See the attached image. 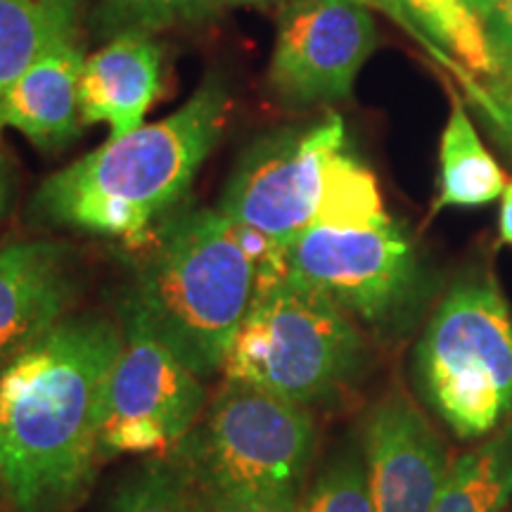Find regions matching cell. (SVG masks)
<instances>
[{"label": "cell", "instance_id": "obj_1", "mask_svg": "<svg viewBox=\"0 0 512 512\" xmlns=\"http://www.w3.org/2000/svg\"><path fill=\"white\" fill-rule=\"evenodd\" d=\"M121 342L114 320L69 313L0 363V477L17 512H74L93 491Z\"/></svg>", "mask_w": 512, "mask_h": 512}, {"label": "cell", "instance_id": "obj_2", "mask_svg": "<svg viewBox=\"0 0 512 512\" xmlns=\"http://www.w3.org/2000/svg\"><path fill=\"white\" fill-rule=\"evenodd\" d=\"M228 107L221 76H207L171 117L110 138L48 176L29 200L27 219L131 245L143 240L190 190L219 143Z\"/></svg>", "mask_w": 512, "mask_h": 512}, {"label": "cell", "instance_id": "obj_3", "mask_svg": "<svg viewBox=\"0 0 512 512\" xmlns=\"http://www.w3.org/2000/svg\"><path fill=\"white\" fill-rule=\"evenodd\" d=\"M254 280L256 264L228 216L176 207L145 235L126 294L166 347L207 380L226 366Z\"/></svg>", "mask_w": 512, "mask_h": 512}, {"label": "cell", "instance_id": "obj_4", "mask_svg": "<svg viewBox=\"0 0 512 512\" xmlns=\"http://www.w3.org/2000/svg\"><path fill=\"white\" fill-rule=\"evenodd\" d=\"M313 444L306 408L226 377L162 458L209 512H297Z\"/></svg>", "mask_w": 512, "mask_h": 512}, {"label": "cell", "instance_id": "obj_5", "mask_svg": "<svg viewBox=\"0 0 512 512\" xmlns=\"http://www.w3.org/2000/svg\"><path fill=\"white\" fill-rule=\"evenodd\" d=\"M361 332L325 294L285 268V254L256 266L254 292L223 366L242 380L309 411L337 399L363 366Z\"/></svg>", "mask_w": 512, "mask_h": 512}, {"label": "cell", "instance_id": "obj_6", "mask_svg": "<svg viewBox=\"0 0 512 512\" xmlns=\"http://www.w3.org/2000/svg\"><path fill=\"white\" fill-rule=\"evenodd\" d=\"M415 370L432 411L460 439L512 418V316L494 280L453 287L422 332Z\"/></svg>", "mask_w": 512, "mask_h": 512}, {"label": "cell", "instance_id": "obj_7", "mask_svg": "<svg viewBox=\"0 0 512 512\" xmlns=\"http://www.w3.org/2000/svg\"><path fill=\"white\" fill-rule=\"evenodd\" d=\"M292 278L370 328H396L415 302L420 266L408 235L387 214L354 223H313L287 247Z\"/></svg>", "mask_w": 512, "mask_h": 512}, {"label": "cell", "instance_id": "obj_8", "mask_svg": "<svg viewBox=\"0 0 512 512\" xmlns=\"http://www.w3.org/2000/svg\"><path fill=\"white\" fill-rule=\"evenodd\" d=\"M119 318L124 342L102 403L100 458L121 453L164 456L200 420L207 389L202 377L157 337L126 292Z\"/></svg>", "mask_w": 512, "mask_h": 512}, {"label": "cell", "instance_id": "obj_9", "mask_svg": "<svg viewBox=\"0 0 512 512\" xmlns=\"http://www.w3.org/2000/svg\"><path fill=\"white\" fill-rule=\"evenodd\" d=\"M342 147L344 121L337 114L309 128L264 133L242 152L219 211L287 252L316 221L328 164Z\"/></svg>", "mask_w": 512, "mask_h": 512}, {"label": "cell", "instance_id": "obj_10", "mask_svg": "<svg viewBox=\"0 0 512 512\" xmlns=\"http://www.w3.org/2000/svg\"><path fill=\"white\" fill-rule=\"evenodd\" d=\"M377 46L366 0H294L278 19L271 86L280 98L344 100Z\"/></svg>", "mask_w": 512, "mask_h": 512}, {"label": "cell", "instance_id": "obj_11", "mask_svg": "<svg viewBox=\"0 0 512 512\" xmlns=\"http://www.w3.org/2000/svg\"><path fill=\"white\" fill-rule=\"evenodd\" d=\"M363 441L373 512H432L451 465L425 413L399 392L384 396Z\"/></svg>", "mask_w": 512, "mask_h": 512}, {"label": "cell", "instance_id": "obj_12", "mask_svg": "<svg viewBox=\"0 0 512 512\" xmlns=\"http://www.w3.org/2000/svg\"><path fill=\"white\" fill-rule=\"evenodd\" d=\"M79 294L72 247L17 240L0 247V363L53 330Z\"/></svg>", "mask_w": 512, "mask_h": 512}, {"label": "cell", "instance_id": "obj_13", "mask_svg": "<svg viewBox=\"0 0 512 512\" xmlns=\"http://www.w3.org/2000/svg\"><path fill=\"white\" fill-rule=\"evenodd\" d=\"M164 48L152 34L114 36L86 57L81 72V121L107 124L110 138L143 126L147 110L162 95Z\"/></svg>", "mask_w": 512, "mask_h": 512}, {"label": "cell", "instance_id": "obj_14", "mask_svg": "<svg viewBox=\"0 0 512 512\" xmlns=\"http://www.w3.org/2000/svg\"><path fill=\"white\" fill-rule=\"evenodd\" d=\"M83 64L79 38L43 55L0 93V124L17 128L41 152H60L79 136L83 124Z\"/></svg>", "mask_w": 512, "mask_h": 512}, {"label": "cell", "instance_id": "obj_15", "mask_svg": "<svg viewBox=\"0 0 512 512\" xmlns=\"http://www.w3.org/2000/svg\"><path fill=\"white\" fill-rule=\"evenodd\" d=\"M86 0H0V93L50 50L79 38Z\"/></svg>", "mask_w": 512, "mask_h": 512}, {"label": "cell", "instance_id": "obj_16", "mask_svg": "<svg viewBox=\"0 0 512 512\" xmlns=\"http://www.w3.org/2000/svg\"><path fill=\"white\" fill-rule=\"evenodd\" d=\"M441 192L437 207H482L498 200L505 176L486 152L479 133L467 117L463 102L453 95L451 117L441 136Z\"/></svg>", "mask_w": 512, "mask_h": 512}, {"label": "cell", "instance_id": "obj_17", "mask_svg": "<svg viewBox=\"0 0 512 512\" xmlns=\"http://www.w3.org/2000/svg\"><path fill=\"white\" fill-rule=\"evenodd\" d=\"M512 498V420L451 465L432 512H503Z\"/></svg>", "mask_w": 512, "mask_h": 512}, {"label": "cell", "instance_id": "obj_18", "mask_svg": "<svg viewBox=\"0 0 512 512\" xmlns=\"http://www.w3.org/2000/svg\"><path fill=\"white\" fill-rule=\"evenodd\" d=\"M216 0H95V27L98 34L114 38L128 31L152 34L178 27V24L202 22L214 15Z\"/></svg>", "mask_w": 512, "mask_h": 512}, {"label": "cell", "instance_id": "obj_19", "mask_svg": "<svg viewBox=\"0 0 512 512\" xmlns=\"http://www.w3.org/2000/svg\"><path fill=\"white\" fill-rule=\"evenodd\" d=\"M105 512H209L162 456L145 460L117 486Z\"/></svg>", "mask_w": 512, "mask_h": 512}, {"label": "cell", "instance_id": "obj_20", "mask_svg": "<svg viewBox=\"0 0 512 512\" xmlns=\"http://www.w3.org/2000/svg\"><path fill=\"white\" fill-rule=\"evenodd\" d=\"M297 512H373L366 467L356 456L332 463Z\"/></svg>", "mask_w": 512, "mask_h": 512}, {"label": "cell", "instance_id": "obj_21", "mask_svg": "<svg viewBox=\"0 0 512 512\" xmlns=\"http://www.w3.org/2000/svg\"><path fill=\"white\" fill-rule=\"evenodd\" d=\"M448 67L463 81V88L470 93V100L494 124L498 136L512 150V72L491 76L489 83H482L467 72L465 67H460V64L448 62Z\"/></svg>", "mask_w": 512, "mask_h": 512}, {"label": "cell", "instance_id": "obj_22", "mask_svg": "<svg viewBox=\"0 0 512 512\" xmlns=\"http://www.w3.org/2000/svg\"><path fill=\"white\" fill-rule=\"evenodd\" d=\"M489 48L498 62V72H512V0H501L484 22Z\"/></svg>", "mask_w": 512, "mask_h": 512}, {"label": "cell", "instance_id": "obj_23", "mask_svg": "<svg viewBox=\"0 0 512 512\" xmlns=\"http://www.w3.org/2000/svg\"><path fill=\"white\" fill-rule=\"evenodd\" d=\"M366 3H375V5H380V8L384 10V12H389V15H392L396 22H401L403 27H406L408 31H413L415 36L420 34L418 31V27H415V22L411 19V15H408V10H406V3H403V0H366ZM420 38V36H418ZM422 41V38H420Z\"/></svg>", "mask_w": 512, "mask_h": 512}, {"label": "cell", "instance_id": "obj_24", "mask_svg": "<svg viewBox=\"0 0 512 512\" xmlns=\"http://www.w3.org/2000/svg\"><path fill=\"white\" fill-rule=\"evenodd\" d=\"M12 200V169L5 159L3 152H0V219L5 216V211L10 207Z\"/></svg>", "mask_w": 512, "mask_h": 512}, {"label": "cell", "instance_id": "obj_25", "mask_svg": "<svg viewBox=\"0 0 512 512\" xmlns=\"http://www.w3.org/2000/svg\"><path fill=\"white\" fill-rule=\"evenodd\" d=\"M501 238H503V242H508V245H512V181L505 185V190H503Z\"/></svg>", "mask_w": 512, "mask_h": 512}, {"label": "cell", "instance_id": "obj_26", "mask_svg": "<svg viewBox=\"0 0 512 512\" xmlns=\"http://www.w3.org/2000/svg\"><path fill=\"white\" fill-rule=\"evenodd\" d=\"M465 3H467V8H470L479 19H482V22H486L501 0H465Z\"/></svg>", "mask_w": 512, "mask_h": 512}, {"label": "cell", "instance_id": "obj_27", "mask_svg": "<svg viewBox=\"0 0 512 512\" xmlns=\"http://www.w3.org/2000/svg\"><path fill=\"white\" fill-rule=\"evenodd\" d=\"M221 5H259V8H266V5H285L287 3H294V0H216Z\"/></svg>", "mask_w": 512, "mask_h": 512}, {"label": "cell", "instance_id": "obj_28", "mask_svg": "<svg viewBox=\"0 0 512 512\" xmlns=\"http://www.w3.org/2000/svg\"><path fill=\"white\" fill-rule=\"evenodd\" d=\"M0 512H17L15 503H12V498H10L8 486H5V482H3V477H0Z\"/></svg>", "mask_w": 512, "mask_h": 512}]
</instances>
